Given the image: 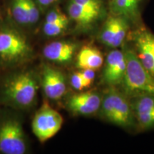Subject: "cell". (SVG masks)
I'll use <instances>...</instances> for the list:
<instances>
[{"mask_svg":"<svg viewBox=\"0 0 154 154\" xmlns=\"http://www.w3.org/2000/svg\"><path fill=\"white\" fill-rule=\"evenodd\" d=\"M11 14L17 24L22 26H29L26 0H11Z\"/></svg>","mask_w":154,"mask_h":154,"instance_id":"e0dca14e","label":"cell"},{"mask_svg":"<svg viewBox=\"0 0 154 154\" xmlns=\"http://www.w3.org/2000/svg\"><path fill=\"white\" fill-rule=\"evenodd\" d=\"M100 111L103 118L119 126L128 128L135 124L131 103L114 86H110L106 92L101 101Z\"/></svg>","mask_w":154,"mask_h":154,"instance_id":"7a4b0ae2","label":"cell"},{"mask_svg":"<svg viewBox=\"0 0 154 154\" xmlns=\"http://www.w3.org/2000/svg\"><path fill=\"white\" fill-rule=\"evenodd\" d=\"M32 53L30 44L20 32L10 27L0 28V60L7 63L22 62Z\"/></svg>","mask_w":154,"mask_h":154,"instance_id":"277c9868","label":"cell"},{"mask_svg":"<svg viewBox=\"0 0 154 154\" xmlns=\"http://www.w3.org/2000/svg\"><path fill=\"white\" fill-rule=\"evenodd\" d=\"M101 101L99 94L90 91L71 96L67 101V106L69 110L76 114L90 115L99 110Z\"/></svg>","mask_w":154,"mask_h":154,"instance_id":"7c38bea8","label":"cell"},{"mask_svg":"<svg viewBox=\"0 0 154 154\" xmlns=\"http://www.w3.org/2000/svg\"><path fill=\"white\" fill-rule=\"evenodd\" d=\"M153 43H154V35L153 36Z\"/></svg>","mask_w":154,"mask_h":154,"instance_id":"603a6c76","label":"cell"},{"mask_svg":"<svg viewBox=\"0 0 154 154\" xmlns=\"http://www.w3.org/2000/svg\"><path fill=\"white\" fill-rule=\"evenodd\" d=\"M37 2L40 7L42 8H47L57 3L59 0H36Z\"/></svg>","mask_w":154,"mask_h":154,"instance_id":"7402d4cb","label":"cell"},{"mask_svg":"<svg viewBox=\"0 0 154 154\" xmlns=\"http://www.w3.org/2000/svg\"><path fill=\"white\" fill-rule=\"evenodd\" d=\"M153 34L145 29L134 34V43L137 49L138 59L142 65L154 76V43Z\"/></svg>","mask_w":154,"mask_h":154,"instance_id":"8fae6325","label":"cell"},{"mask_svg":"<svg viewBox=\"0 0 154 154\" xmlns=\"http://www.w3.org/2000/svg\"><path fill=\"white\" fill-rule=\"evenodd\" d=\"M135 118L143 129L154 128V96L140 94L136 96L131 104Z\"/></svg>","mask_w":154,"mask_h":154,"instance_id":"4fadbf2b","label":"cell"},{"mask_svg":"<svg viewBox=\"0 0 154 154\" xmlns=\"http://www.w3.org/2000/svg\"><path fill=\"white\" fill-rule=\"evenodd\" d=\"M126 62V75L123 85L128 94L154 96V76L142 65L136 52L128 49L124 52Z\"/></svg>","mask_w":154,"mask_h":154,"instance_id":"6da1fadb","label":"cell"},{"mask_svg":"<svg viewBox=\"0 0 154 154\" xmlns=\"http://www.w3.org/2000/svg\"><path fill=\"white\" fill-rule=\"evenodd\" d=\"M63 122L58 111L44 103L38 109L32 121V131L42 143L51 138L59 131Z\"/></svg>","mask_w":154,"mask_h":154,"instance_id":"5b68a950","label":"cell"},{"mask_svg":"<svg viewBox=\"0 0 154 154\" xmlns=\"http://www.w3.org/2000/svg\"><path fill=\"white\" fill-rule=\"evenodd\" d=\"M144 0H110V14L120 16L130 23L137 24L140 20V7Z\"/></svg>","mask_w":154,"mask_h":154,"instance_id":"5bb4252c","label":"cell"},{"mask_svg":"<svg viewBox=\"0 0 154 154\" xmlns=\"http://www.w3.org/2000/svg\"><path fill=\"white\" fill-rule=\"evenodd\" d=\"M103 63V57L99 49L91 46L83 47L78 54L76 66L81 69H91L97 70Z\"/></svg>","mask_w":154,"mask_h":154,"instance_id":"2e32d148","label":"cell"},{"mask_svg":"<svg viewBox=\"0 0 154 154\" xmlns=\"http://www.w3.org/2000/svg\"><path fill=\"white\" fill-rule=\"evenodd\" d=\"M80 72L84 80L85 88H89L95 79V70L91 69H83Z\"/></svg>","mask_w":154,"mask_h":154,"instance_id":"ffe728a7","label":"cell"},{"mask_svg":"<svg viewBox=\"0 0 154 154\" xmlns=\"http://www.w3.org/2000/svg\"><path fill=\"white\" fill-rule=\"evenodd\" d=\"M126 70L124 53L119 50H112L106 60L103 79L110 86H116L124 82Z\"/></svg>","mask_w":154,"mask_h":154,"instance_id":"9c48e42d","label":"cell"},{"mask_svg":"<svg viewBox=\"0 0 154 154\" xmlns=\"http://www.w3.org/2000/svg\"><path fill=\"white\" fill-rule=\"evenodd\" d=\"M42 88L46 96L50 99L58 100L66 91L65 76L60 71L52 67L44 66L42 76Z\"/></svg>","mask_w":154,"mask_h":154,"instance_id":"30bf717a","label":"cell"},{"mask_svg":"<svg viewBox=\"0 0 154 154\" xmlns=\"http://www.w3.org/2000/svg\"><path fill=\"white\" fill-rule=\"evenodd\" d=\"M68 16L64 14L59 7H55L50 9L45 18V22H53L66 18Z\"/></svg>","mask_w":154,"mask_h":154,"instance_id":"d6986e66","label":"cell"},{"mask_svg":"<svg viewBox=\"0 0 154 154\" xmlns=\"http://www.w3.org/2000/svg\"><path fill=\"white\" fill-rule=\"evenodd\" d=\"M38 84L32 73L15 74L6 83L4 95L6 100L19 108L29 107L35 101Z\"/></svg>","mask_w":154,"mask_h":154,"instance_id":"3957f363","label":"cell"},{"mask_svg":"<svg viewBox=\"0 0 154 154\" xmlns=\"http://www.w3.org/2000/svg\"><path fill=\"white\" fill-rule=\"evenodd\" d=\"M69 17L53 22H45L43 24V32L48 36H57L62 34L69 24Z\"/></svg>","mask_w":154,"mask_h":154,"instance_id":"ac0fdd59","label":"cell"},{"mask_svg":"<svg viewBox=\"0 0 154 154\" xmlns=\"http://www.w3.org/2000/svg\"><path fill=\"white\" fill-rule=\"evenodd\" d=\"M77 48L76 44L70 41H56L45 46L43 49L44 57L57 63H67L72 59Z\"/></svg>","mask_w":154,"mask_h":154,"instance_id":"9a60e30c","label":"cell"},{"mask_svg":"<svg viewBox=\"0 0 154 154\" xmlns=\"http://www.w3.org/2000/svg\"><path fill=\"white\" fill-rule=\"evenodd\" d=\"M23 128L16 119L0 124V152L4 154H24L26 144Z\"/></svg>","mask_w":154,"mask_h":154,"instance_id":"8992f818","label":"cell"},{"mask_svg":"<svg viewBox=\"0 0 154 154\" xmlns=\"http://www.w3.org/2000/svg\"><path fill=\"white\" fill-rule=\"evenodd\" d=\"M69 17L82 29L90 28L104 14L105 9L83 5L69 0L67 6Z\"/></svg>","mask_w":154,"mask_h":154,"instance_id":"ba28073f","label":"cell"},{"mask_svg":"<svg viewBox=\"0 0 154 154\" xmlns=\"http://www.w3.org/2000/svg\"><path fill=\"white\" fill-rule=\"evenodd\" d=\"M71 85L77 91H82L83 89L86 88L80 72H76L72 74V77H71Z\"/></svg>","mask_w":154,"mask_h":154,"instance_id":"44dd1931","label":"cell"},{"mask_svg":"<svg viewBox=\"0 0 154 154\" xmlns=\"http://www.w3.org/2000/svg\"><path fill=\"white\" fill-rule=\"evenodd\" d=\"M130 24L124 17L109 14L100 32V40L108 47H119L126 38Z\"/></svg>","mask_w":154,"mask_h":154,"instance_id":"52a82bcc","label":"cell"}]
</instances>
